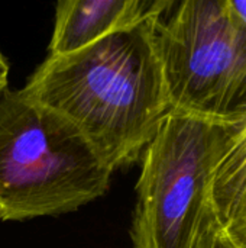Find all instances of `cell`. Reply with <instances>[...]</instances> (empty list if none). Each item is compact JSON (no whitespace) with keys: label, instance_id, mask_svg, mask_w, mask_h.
Masks as SVG:
<instances>
[{"label":"cell","instance_id":"6da1fadb","mask_svg":"<svg viewBox=\"0 0 246 248\" xmlns=\"http://www.w3.org/2000/svg\"><path fill=\"white\" fill-rule=\"evenodd\" d=\"M68 55H48L22 89L74 124L112 170L133 166L171 110L155 20Z\"/></svg>","mask_w":246,"mask_h":248},{"label":"cell","instance_id":"7a4b0ae2","mask_svg":"<svg viewBox=\"0 0 246 248\" xmlns=\"http://www.w3.org/2000/svg\"><path fill=\"white\" fill-rule=\"evenodd\" d=\"M112 173L61 113L22 89L0 94V219L77 211L109 190Z\"/></svg>","mask_w":246,"mask_h":248},{"label":"cell","instance_id":"3957f363","mask_svg":"<svg viewBox=\"0 0 246 248\" xmlns=\"http://www.w3.org/2000/svg\"><path fill=\"white\" fill-rule=\"evenodd\" d=\"M244 125L170 110L142 154L133 248H202L213 237L210 183Z\"/></svg>","mask_w":246,"mask_h":248},{"label":"cell","instance_id":"277c9868","mask_svg":"<svg viewBox=\"0 0 246 248\" xmlns=\"http://www.w3.org/2000/svg\"><path fill=\"white\" fill-rule=\"evenodd\" d=\"M155 44L171 109L246 124V31L226 0H170Z\"/></svg>","mask_w":246,"mask_h":248},{"label":"cell","instance_id":"5b68a950","mask_svg":"<svg viewBox=\"0 0 246 248\" xmlns=\"http://www.w3.org/2000/svg\"><path fill=\"white\" fill-rule=\"evenodd\" d=\"M170 0H62L57 3L48 55H68L159 16Z\"/></svg>","mask_w":246,"mask_h":248},{"label":"cell","instance_id":"8992f818","mask_svg":"<svg viewBox=\"0 0 246 248\" xmlns=\"http://www.w3.org/2000/svg\"><path fill=\"white\" fill-rule=\"evenodd\" d=\"M210 201L222 228L246 248V144L235 141L210 183Z\"/></svg>","mask_w":246,"mask_h":248},{"label":"cell","instance_id":"52a82bcc","mask_svg":"<svg viewBox=\"0 0 246 248\" xmlns=\"http://www.w3.org/2000/svg\"><path fill=\"white\" fill-rule=\"evenodd\" d=\"M202 248H242L223 228H222V225L219 224V227H217V230H216V232H215V235L209 240V241H206L204 244H203V247Z\"/></svg>","mask_w":246,"mask_h":248},{"label":"cell","instance_id":"ba28073f","mask_svg":"<svg viewBox=\"0 0 246 248\" xmlns=\"http://www.w3.org/2000/svg\"><path fill=\"white\" fill-rule=\"evenodd\" d=\"M235 20L246 31V0H226Z\"/></svg>","mask_w":246,"mask_h":248},{"label":"cell","instance_id":"9c48e42d","mask_svg":"<svg viewBox=\"0 0 246 248\" xmlns=\"http://www.w3.org/2000/svg\"><path fill=\"white\" fill-rule=\"evenodd\" d=\"M7 78H9V62L6 61L4 55L0 51V94L7 89Z\"/></svg>","mask_w":246,"mask_h":248},{"label":"cell","instance_id":"30bf717a","mask_svg":"<svg viewBox=\"0 0 246 248\" xmlns=\"http://www.w3.org/2000/svg\"><path fill=\"white\" fill-rule=\"evenodd\" d=\"M235 141H238V142H244V144H246V124L244 125V128L241 129V132L238 134V137L235 138Z\"/></svg>","mask_w":246,"mask_h":248}]
</instances>
